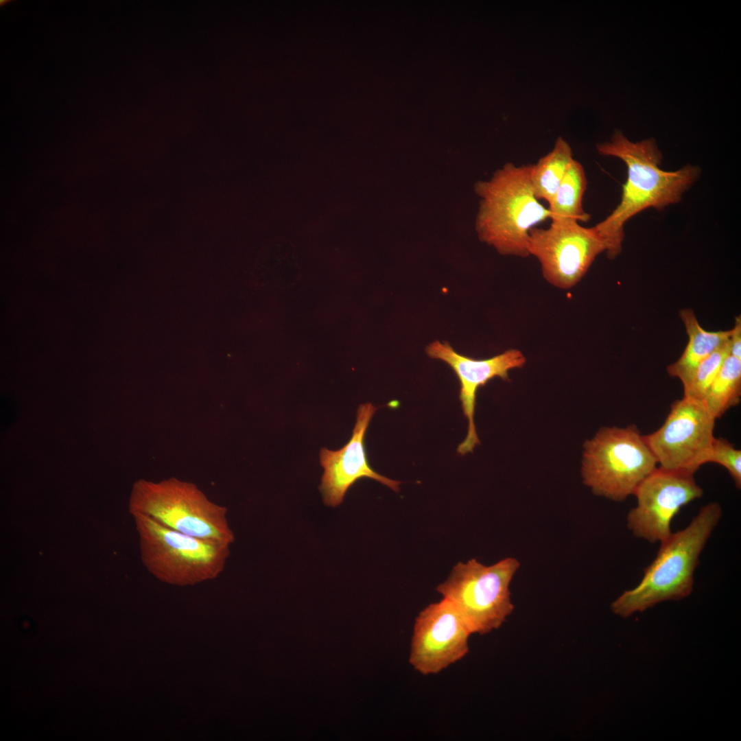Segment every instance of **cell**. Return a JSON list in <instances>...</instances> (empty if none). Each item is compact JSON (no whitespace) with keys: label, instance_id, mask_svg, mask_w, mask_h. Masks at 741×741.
Returning <instances> with one entry per match:
<instances>
[{"label":"cell","instance_id":"cell-1","mask_svg":"<svg viewBox=\"0 0 741 741\" xmlns=\"http://www.w3.org/2000/svg\"><path fill=\"white\" fill-rule=\"evenodd\" d=\"M604 156L622 159L627 167L620 202L604 220L595 226L607 246V255L614 259L622 251L624 226L644 209L660 210L678 202L699 174V169L687 165L674 171L659 168L662 154L652 139L633 143L615 130L610 141L597 145Z\"/></svg>","mask_w":741,"mask_h":741},{"label":"cell","instance_id":"cell-2","mask_svg":"<svg viewBox=\"0 0 741 741\" xmlns=\"http://www.w3.org/2000/svg\"><path fill=\"white\" fill-rule=\"evenodd\" d=\"M722 513L718 503L710 502L700 509L687 526L672 532L661 542L655 558L644 569L640 582L611 604L612 611L627 618L658 603L690 596L700 555Z\"/></svg>","mask_w":741,"mask_h":741},{"label":"cell","instance_id":"cell-3","mask_svg":"<svg viewBox=\"0 0 741 741\" xmlns=\"http://www.w3.org/2000/svg\"><path fill=\"white\" fill-rule=\"evenodd\" d=\"M532 165L506 163L475 191L481 197L476 230L480 240L504 255L529 256V232L550 218L548 208L535 197L530 180Z\"/></svg>","mask_w":741,"mask_h":741},{"label":"cell","instance_id":"cell-4","mask_svg":"<svg viewBox=\"0 0 741 741\" xmlns=\"http://www.w3.org/2000/svg\"><path fill=\"white\" fill-rule=\"evenodd\" d=\"M128 508L132 515L150 517L190 536L230 545L235 539L226 508L209 500L196 484L176 478L158 482L137 480L132 485Z\"/></svg>","mask_w":741,"mask_h":741},{"label":"cell","instance_id":"cell-5","mask_svg":"<svg viewBox=\"0 0 741 741\" xmlns=\"http://www.w3.org/2000/svg\"><path fill=\"white\" fill-rule=\"evenodd\" d=\"M132 516L141 562L156 579L187 586L215 579L223 572L230 545L177 532L145 515Z\"/></svg>","mask_w":741,"mask_h":741},{"label":"cell","instance_id":"cell-6","mask_svg":"<svg viewBox=\"0 0 741 741\" xmlns=\"http://www.w3.org/2000/svg\"><path fill=\"white\" fill-rule=\"evenodd\" d=\"M658 467L635 425L602 427L584 444L583 483L596 495L622 502Z\"/></svg>","mask_w":741,"mask_h":741},{"label":"cell","instance_id":"cell-7","mask_svg":"<svg viewBox=\"0 0 741 741\" xmlns=\"http://www.w3.org/2000/svg\"><path fill=\"white\" fill-rule=\"evenodd\" d=\"M519 567L513 557L489 566L472 558L454 566L436 589L456 608L472 634H486L499 628L513 611L509 587Z\"/></svg>","mask_w":741,"mask_h":741},{"label":"cell","instance_id":"cell-8","mask_svg":"<svg viewBox=\"0 0 741 741\" xmlns=\"http://www.w3.org/2000/svg\"><path fill=\"white\" fill-rule=\"evenodd\" d=\"M715 421L703 401L684 396L675 401L663 425L644 435L658 467L694 475L709 462Z\"/></svg>","mask_w":741,"mask_h":741},{"label":"cell","instance_id":"cell-9","mask_svg":"<svg viewBox=\"0 0 741 741\" xmlns=\"http://www.w3.org/2000/svg\"><path fill=\"white\" fill-rule=\"evenodd\" d=\"M606 250L595 226L585 227L575 220L552 221L548 228L533 227L529 232V255L539 261L545 280L561 289L576 285Z\"/></svg>","mask_w":741,"mask_h":741},{"label":"cell","instance_id":"cell-10","mask_svg":"<svg viewBox=\"0 0 741 741\" xmlns=\"http://www.w3.org/2000/svg\"><path fill=\"white\" fill-rule=\"evenodd\" d=\"M703 494L694 475L658 467L633 494L637 505L627 515L628 529L637 538L661 543L672 534L671 523L680 509Z\"/></svg>","mask_w":741,"mask_h":741},{"label":"cell","instance_id":"cell-11","mask_svg":"<svg viewBox=\"0 0 741 741\" xmlns=\"http://www.w3.org/2000/svg\"><path fill=\"white\" fill-rule=\"evenodd\" d=\"M471 634L456 608L443 598L416 618L409 663L423 675L440 672L468 653Z\"/></svg>","mask_w":741,"mask_h":741},{"label":"cell","instance_id":"cell-12","mask_svg":"<svg viewBox=\"0 0 741 741\" xmlns=\"http://www.w3.org/2000/svg\"><path fill=\"white\" fill-rule=\"evenodd\" d=\"M377 410L370 403L360 405L357 408L352 436L349 442L336 451L321 449L320 462L324 471L319 489L325 505L331 507L339 506L349 489L363 478L375 480L395 492L399 491L401 482L377 473L368 464L364 447V436Z\"/></svg>","mask_w":741,"mask_h":741},{"label":"cell","instance_id":"cell-13","mask_svg":"<svg viewBox=\"0 0 741 741\" xmlns=\"http://www.w3.org/2000/svg\"><path fill=\"white\" fill-rule=\"evenodd\" d=\"M429 357L444 361L454 370L460 381L459 399L463 414L468 420L465 439L458 445L457 453L464 456L472 452L480 442L474 423L475 397L478 388L498 377L508 380V371L522 368L526 360L517 349H509L489 359L475 360L459 354L447 342L438 340L426 348Z\"/></svg>","mask_w":741,"mask_h":741},{"label":"cell","instance_id":"cell-14","mask_svg":"<svg viewBox=\"0 0 741 741\" xmlns=\"http://www.w3.org/2000/svg\"><path fill=\"white\" fill-rule=\"evenodd\" d=\"M680 317L685 325L688 342L680 357L667 367V372L671 377L681 380L684 390L689 386L698 366L729 340L731 329L716 331L705 329L691 309H682Z\"/></svg>","mask_w":741,"mask_h":741},{"label":"cell","instance_id":"cell-15","mask_svg":"<svg viewBox=\"0 0 741 741\" xmlns=\"http://www.w3.org/2000/svg\"><path fill=\"white\" fill-rule=\"evenodd\" d=\"M573 160L570 145L559 137L552 150L532 165L530 180L538 200L551 203Z\"/></svg>","mask_w":741,"mask_h":741},{"label":"cell","instance_id":"cell-16","mask_svg":"<svg viewBox=\"0 0 741 741\" xmlns=\"http://www.w3.org/2000/svg\"><path fill=\"white\" fill-rule=\"evenodd\" d=\"M587 187V178L583 165L573 160L565 176L549 204L552 221L575 220L587 222L590 215L585 211L583 198Z\"/></svg>","mask_w":741,"mask_h":741},{"label":"cell","instance_id":"cell-17","mask_svg":"<svg viewBox=\"0 0 741 741\" xmlns=\"http://www.w3.org/2000/svg\"><path fill=\"white\" fill-rule=\"evenodd\" d=\"M741 397V360L729 355L714 380L703 401L714 416L720 418L737 405Z\"/></svg>","mask_w":741,"mask_h":741},{"label":"cell","instance_id":"cell-18","mask_svg":"<svg viewBox=\"0 0 741 741\" xmlns=\"http://www.w3.org/2000/svg\"><path fill=\"white\" fill-rule=\"evenodd\" d=\"M730 355L729 340L714 351L697 367L683 396L703 401L725 359Z\"/></svg>","mask_w":741,"mask_h":741},{"label":"cell","instance_id":"cell-19","mask_svg":"<svg viewBox=\"0 0 741 741\" xmlns=\"http://www.w3.org/2000/svg\"><path fill=\"white\" fill-rule=\"evenodd\" d=\"M709 462L724 467L729 472L738 489L741 487V451L727 440L715 438L712 444Z\"/></svg>","mask_w":741,"mask_h":741},{"label":"cell","instance_id":"cell-20","mask_svg":"<svg viewBox=\"0 0 741 741\" xmlns=\"http://www.w3.org/2000/svg\"><path fill=\"white\" fill-rule=\"evenodd\" d=\"M730 355L741 360V318L738 316L734 327L731 329Z\"/></svg>","mask_w":741,"mask_h":741}]
</instances>
